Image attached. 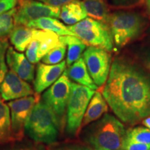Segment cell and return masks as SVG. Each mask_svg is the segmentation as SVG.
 Listing matches in <instances>:
<instances>
[{
  "label": "cell",
  "instance_id": "44dd1931",
  "mask_svg": "<svg viewBox=\"0 0 150 150\" xmlns=\"http://www.w3.org/2000/svg\"><path fill=\"white\" fill-rule=\"evenodd\" d=\"M81 1L87 16L106 24L110 13L105 0H83Z\"/></svg>",
  "mask_w": 150,
  "mask_h": 150
},
{
  "label": "cell",
  "instance_id": "7c38bea8",
  "mask_svg": "<svg viewBox=\"0 0 150 150\" xmlns=\"http://www.w3.org/2000/svg\"><path fill=\"white\" fill-rule=\"evenodd\" d=\"M34 94L31 85L12 70L8 71L0 83V95L4 101L13 100Z\"/></svg>",
  "mask_w": 150,
  "mask_h": 150
},
{
  "label": "cell",
  "instance_id": "603a6c76",
  "mask_svg": "<svg viewBox=\"0 0 150 150\" xmlns=\"http://www.w3.org/2000/svg\"><path fill=\"white\" fill-rule=\"evenodd\" d=\"M17 7L0 15V38L7 37L16 27L15 16Z\"/></svg>",
  "mask_w": 150,
  "mask_h": 150
},
{
  "label": "cell",
  "instance_id": "6da1fadb",
  "mask_svg": "<svg viewBox=\"0 0 150 150\" xmlns=\"http://www.w3.org/2000/svg\"><path fill=\"white\" fill-rule=\"evenodd\" d=\"M102 95L124 122L134 125L150 116V74L132 61L114 60Z\"/></svg>",
  "mask_w": 150,
  "mask_h": 150
},
{
  "label": "cell",
  "instance_id": "d6a6232c",
  "mask_svg": "<svg viewBox=\"0 0 150 150\" xmlns=\"http://www.w3.org/2000/svg\"><path fill=\"white\" fill-rule=\"evenodd\" d=\"M38 1H40L41 2L52 6L61 7L67 3L70 2L72 0H38Z\"/></svg>",
  "mask_w": 150,
  "mask_h": 150
},
{
  "label": "cell",
  "instance_id": "1f68e13d",
  "mask_svg": "<svg viewBox=\"0 0 150 150\" xmlns=\"http://www.w3.org/2000/svg\"><path fill=\"white\" fill-rule=\"evenodd\" d=\"M112 4L118 6H128L139 2L140 0H108Z\"/></svg>",
  "mask_w": 150,
  "mask_h": 150
},
{
  "label": "cell",
  "instance_id": "e0dca14e",
  "mask_svg": "<svg viewBox=\"0 0 150 150\" xmlns=\"http://www.w3.org/2000/svg\"><path fill=\"white\" fill-rule=\"evenodd\" d=\"M86 13L83 4L79 0H72L61 8L59 18L67 25L71 26L86 18Z\"/></svg>",
  "mask_w": 150,
  "mask_h": 150
},
{
  "label": "cell",
  "instance_id": "74e56055",
  "mask_svg": "<svg viewBox=\"0 0 150 150\" xmlns=\"http://www.w3.org/2000/svg\"><path fill=\"white\" fill-rule=\"evenodd\" d=\"M148 150H150V149H148Z\"/></svg>",
  "mask_w": 150,
  "mask_h": 150
},
{
  "label": "cell",
  "instance_id": "cb8c5ba5",
  "mask_svg": "<svg viewBox=\"0 0 150 150\" xmlns=\"http://www.w3.org/2000/svg\"><path fill=\"white\" fill-rule=\"evenodd\" d=\"M66 53V45L63 42L50 50L41 59L42 63L47 65H56L64 59Z\"/></svg>",
  "mask_w": 150,
  "mask_h": 150
},
{
  "label": "cell",
  "instance_id": "ffe728a7",
  "mask_svg": "<svg viewBox=\"0 0 150 150\" xmlns=\"http://www.w3.org/2000/svg\"><path fill=\"white\" fill-rule=\"evenodd\" d=\"M60 40L67 46L66 64L69 67L80 59L86 45L75 35H61Z\"/></svg>",
  "mask_w": 150,
  "mask_h": 150
},
{
  "label": "cell",
  "instance_id": "f546056e",
  "mask_svg": "<svg viewBox=\"0 0 150 150\" xmlns=\"http://www.w3.org/2000/svg\"><path fill=\"white\" fill-rule=\"evenodd\" d=\"M18 0H0V15L16 8Z\"/></svg>",
  "mask_w": 150,
  "mask_h": 150
},
{
  "label": "cell",
  "instance_id": "5b68a950",
  "mask_svg": "<svg viewBox=\"0 0 150 150\" xmlns=\"http://www.w3.org/2000/svg\"><path fill=\"white\" fill-rule=\"evenodd\" d=\"M67 28L86 46L101 48L108 52L115 49L110 30L104 22L86 18Z\"/></svg>",
  "mask_w": 150,
  "mask_h": 150
},
{
  "label": "cell",
  "instance_id": "4dcf8cb0",
  "mask_svg": "<svg viewBox=\"0 0 150 150\" xmlns=\"http://www.w3.org/2000/svg\"><path fill=\"white\" fill-rule=\"evenodd\" d=\"M6 150H46V149L42 143L36 142V144H33V145L16 146Z\"/></svg>",
  "mask_w": 150,
  "mask_h": 150
},
{
  "label": "cell",
  "instance_id": "ba28073f",
  "mask_svg": "<svg viewBox=\"0 0 150 150\" xmlns=\"http://www.w3.org/2000/svg\"><path fill=\"white\" fill-rule=\"evenodd\" d=\"M40 100L39 94L17 99L8 103L11 112V130L15 141H20L24 138L25 125L31 110Z\"/></svg>",
  "mask_w": 150,
  "mask_h": 150
},
{
  "label": "cell",
  "instance_id": "8d00e7d4",
  "mask_svg": "<svg viewBox=\"0 0 150 150\" xmlns=\"http://www.w3.org/2000/svg\"><path fill=\"white\" fill-rule=\"evenodd\" d=\"M0 97H1V95H0Z\"/></svg>",
  "mask_w": 150,
  "mask_h": 150
},
{
  "label": "cell",
  "instance_id": "484cf974",
  "mask_svg": "<svg viewBox=\"0 0 150 150\" xmlns=\"http://www.w3.org/2000/svg\"><path fill=\"white\" fill-rule=\"evenodd\" d=\"M8 47V38H0V83L4 79L8 72V67L6 63V55Z\"/></svg>",
  "mask_w": 150,
  "mask_h": 150
},
{
  "label": "cell",
  "instance_id": "277c9868",
  "mask_svg": "<svg viewBox=\"0 0 150 150\" xmlns=\"http://www.w3.org/2000/svg\"><path fill=\"white\" fill-rule=\"evenodd\" d=\"M145 19L140 13L119 11L110 14L106 24L111 32L114 45L122 48L137 38L146 27Z\"/></svg>",
  "mask_w": 150,
  "mask_h": 150
},
{
  "label": "cell",
  "instance_id": "83f0119b",
  "mask_svg": "<svg viewBox=\"0 0 150 150\" xmlns=\"http://www.w3.org/2000/svg\"><path fill=\"white\" fill-rule=\"evenodd\" d=\"M138 56L144 67L150 72V49H140Z\"/></svg>",
  "mask_w": 150,
  "mask_h": 150
},
{
  "label": "cell",
  "instance_id": "9a60e30c",
  "mask_svg": "<svg viewBox=\"0 0 150 150\" xmlns=\"http://www.w3.org/2000/svg\"><path fill=\"white\" fill-rule=\"evenodd\" d=\"M65 71L70 79L73 80L80 85L90 88L94 91L97 89V86L91 78L83 57H81L79 59L74 62Z\"/></svg>",
  "mask_w": 150,
  "mask_h": 150
},
{
  "label": "cell",
  "instance_id": "4316f807",
  "mask_svg": "<svg viewBox=\"0 0 150 150\" xmlns=\"http://www.w3.org/2000/svg\"><path fill=\"white\" fill-rule=\"evenodd\" d=\"M47 150H91L85 145L77 143L50 144Z\"/></svg>",
  "mask_w": 150,
  "mask_h": 150
},
{
  "label": "cell",
  "instance_id": "2e32d148",
  "mask_svg": "<svg viewBox=\"0 0 150 150\" xmlns=\"http://www.w3.org/2000/svg\"><path fill=\"white\" fill-rule=\"evenodd\" d=\"M106 111H108V106L105 99L99 92H95L84 114L80 129L100 118Z\"/></svg>",
  "mask_w": 150,
  "mask_h": 150
},
{
  "label": "cell",
  "instance_id": "52a82bcc",
  "mask_svg": "<svg viewBox=\"0 0 150 150\" xmlns=\"http://www.w3.org/2000/svg\"><path fill=\"white\" fill-rule=\"evenodd\" d=\"M71 87L72 82L65 70L59 79L43 93L41 99L54 112L60 127L63 124V118L70 95Z\"/></svg>",
  "mask_w": 150,
  "mask_h": 150
},
{
  "label": "cell",
  "instance_id": "f1b7e54d",
  "mask_svg": "<svg viewBox=\"0 0 150 150\" xmlns=\"http://www.w3.org/2000/svg\"><path fill=\"white\" fill-rule=\"evenodd\" d=\"M149 149H150V145L127 140L124 150H148Z\"/></svg>",
  "mask_w": 150,
  "mask_h": 150
},
{
  "label": "cell",
  "instance_id": "5bb4252c",
  "mask_svg": "<svg viewBox=\"0 0 150 150\" xmlns=\"http://www.w3.org/2000/svg\"><path fill=\"white\" fill-rule=\"evenodd\" d=\"M6 61L11 70L25 81L31 82L34 79L35 66L23 54L16 51L9 46L6 55Z\"/></svg>",
  "mask_w": 150,
  "mask_h": 150
},
{
  "label": "cell",
  "instance_id": "30bf717a",
  "mask_svg": "<svg viewBox=\"0 0 150 150\" xmlns=\"http://www.w3.org/2000/svg\"><path fill=\"white\" fill-rule=\"evenodd\" d=\"M61 8L36 0H24L17 7L15 16L16 26H27L30 22L44 17L58 18L61 13Z\"/></svg>",
  "mask_w": 150,
  "mask_h": 150
},
{
  "label": "cell",
  "instance_id": "d6986e66",
  "mask_svg": "<svg viewBox=\"0 0 150 150\" xmlns=\"http://www.w3.org/2000/svg\"><path fill=\"white\" fill-rule=\"evenodd\" d=\"M35 29L24 25H16L11 31L8 38L13 46L18 52L25 51L33 39Z\"/></svg>",
  "mask_w": 150,
  "mask_h": 150
},
{
  "label": "cell",
  "instance_id": "8992f818",
  "mask_svg": "<svg viewBox=\"0 0 150 150\" xmlns=\"http://www.w3.org/2000/svg\"><path fill=\"white\" fill-rule=\"evenodd\" d=\"M95 93L90 88L72 83L67 106L66 131L68 134L74 135L80 129L84 114Z\"/></svg>",
  "mask_w": 150,
  "mask_h": 150
},
{
  "label": "cell",
  "instance_id": "3957f363",
  "mask_svg": "<svg viewBox=\"0 0 150 150\" xmlns=\"http://www.w3.org/2000/svg\"><path fill=\"white\" fill-rule=\"evenodd\" d=\"M60 127L54 112L40 99L28 117L25 132L35 142L50 145L57 140Z\"/></svg>",
  "mask_w": 150,
  "mask_h": 150
},
{
  "label": "cell",
  "instance_id": "d4e9b609",
  "mask_svg": "<svg viewBox=\"0 0 150 150\" xmlns=\"http://www.w3.org/2000/svg\"><path fill=\"white\" fill-rule=\"evenodd\" d=\"M127 140L150 145L149 129L143 128V127H136V128L127 131Z\"/></svg>",
  "mask_w": 150,
  "mask_h": 150
},
{
  "label": "cell",
  "instance_id": "7402d4cb",
  "mask_svg": "<svg viewBox=\"0 0 150 150\" xmlns=\"http://www.w3.org/2000/svg\"><path fill=\"white\" fill-rule=\"evenodd\" d=\"M11 130L10 110L0 97V145L14 142Z\"/></svg>",
  "mask_w": 150,
  "mask_h": 150
},
{
  "label": "cell",
  "instance_id": "4fadbf2b",
  "mask_svg": "<svg viewBox=\"0 0 150 150\" xmlns=\"http://www.w3.org/2000/svg\"><path fill=\"white\" fill-rule=\"evenodd\" d=\"M65 68V61H63L56 65L38 63L37 65L35 77L33 80V89L35 93H41L55 83L64 72Z\"/></svg>",
  "mask_w": 150,
  "mask_h": 150
},
{
  "label": "cell",
  "instance_id": "7a4b0ae2",
  "mask_svg": "<svg viewBox=\"0 0 150 150\" xmlns=\"http://www.w3.org/2000/svg\"><path fill=\"white\" fill-rule=\"evenodd\" d=\"M86 138L96 150H124L127 134L120 122L106 114L90 127Z\"/></svg>",
  "mask_w": 150,
  "mask_h": 150
},
{
  "label": "cell",
  "instance_id": "e575fe53",
  "mask_svg": "<svg viewBox=\"0 0 150 150\" xmlns=\"http://www.w3.org/2000/svg\"><path fill=\"white\" fill-rule=\"evenodd\" d=\"M145 6L147 9V13L150 17V0H145Z\"/></svg>",
  "mask_w": 150,
  "mask_h": 150
},
{
  "label": "cell",
  "instance_id": "8fae6325",
  "mask_svg": "<svg viewBox=\"0 0 150 150\" xmlns=\"http://www.w3.org/2000/svg\"><path fill=\"white\" fill-rule=\"evenodd\" d=\"M61 43L60 35L56 33L35 29L33 40L26 49V57L32 64H35L50 50Z\"/></svg>",
  "mask_w": 150,
  "mask_h": 150
},
{
  "label": "cell",
  "instance_id": "d590c367",
  "mask_svg": "<svg viewBox=\"0 0 150 150\" xmlns=\"http://www.w3.org/2000/svg\"><path fill=\"white\" fill-rule=\"evenodd\" d=\"M23 1H24V0H18V4H19L22 3Z\"/></svg>",
  "mask_w": 150,
  "mask_h": 150
},
{
  "label": "cell",
  "instance_id": "836d02e7",
  "mask_svg": "<svg viewBox=\"0 0 150 150\" xmlns=\"http://www.w3.org/2000/svg\"><path fill=\"white\" fill-rule=\"evenodd\" d=\"M142 124H143L145 127H148V128L150 129V116L149 117H145V119L142 120Z\"/></svg>",
  "mask_w": 150,
  "mask_h": 150
},
{
  "label": "cell",
  "instance_id": "9c48e42d",
  "mask_svg": "<svg viewBox=\"0 0 150 150\" xmlns=\"http://www.w3.org/2000/svg\"><path fill=\"white\" fill-rule=\"evenodd\" d=\"M83 59L95 83L97 86L104 85L110 70V52L101 48L88 47L83 53Z\"/></svg>",
  "mask_w": 150,
  "mask_h": 150
},
{
  "label": "cell",
  "instance_id": "ac0fdd59",
  "mask_svg": "<svg viewBox=\"0 0 150 150\" xmlns=\"http://www.w3.org/2000/svg\"><path fill=\"white\" fill-rule=\"evenodd\" d=\"M27 27L33 29L52 31L59 35H74L71 32L66 25L60 22L59 20L50 17H44L30 22Z\"/></svg>",
  "mask_w": 150,
  "mask_h": 150
}]
</instances>
